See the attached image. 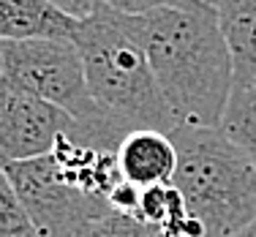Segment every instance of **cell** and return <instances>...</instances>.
Returning <instances> with one entry per match:
<instances>
[{"label":"cell","mask_w":256,"mask_h":237,"mask_svg":"<svg viewBox=\"0 0 256 237\" xmlns=\"http://www.w3.org/2000/svg\"><path fill=\"white\" fill-rule=\"evenodd\" d=\"M3 178L44 237H82L96 218L112 210L106 199L76 188L52 156L3 164Z\"/></svg>","instance_id":"5b68a950"},{"label":"cell","mask_w":256,"mask_h":237,"mask_svg":"<svg viewBox=\"0 0 256 237\" xmlns=\"http://www.w3.org/2000/svg\"><path fill=\"white\" fill-rule=\"evenodd\" d=\"M204 3H210V0H204Z\"/></svg>","instance_id":"2e32d148"},{"label":"cell","mask_w":256,"mask_h":237,"mask_svg":"<svg viewBox=\"0 0 256 237\" xmlns=\"http://www.w3.org/2000/svg\"><path fill=\"white\" fill-rule=\"evenodd\" d=\"M79 22L52 0H0L3 41H74Z\"/></svg>","instance_id":"ba28073f"},{"label":"cell","mask_w":256,"mask_h":237,"mask_svg":"<svg viewBox=\"0 0 256 237\" xmlns=\"http://www.w3.org/2000/svg\"><path fill=\"white\" fill-rule=\"evenodd\" d=\"M221 128L240 144L256 166V88H234Z\"/></svg>","instance_id":"30bf717a"},{"label":"cell","mask_w":256,"mask_h":237,"mask_svg":"<svg viewBox=\"0 0 256 237\" xmlns=\"http://www.w3.org/2000/svg\"><path fill=\"white\" fill-rule=\"evenodd\" d=\"M234 60V84L256 82V0H210Z\"/></svg>","instance_id":"9c48e42d"},{"label":"cell","mask_w":256,"mask_h":237,"mask_svg":"<svg viewBox=\"0 0 256 237\" xmlns=\"http://www.w3.org/2000/svg\"><path fill=\"white\" fill-rule=\"evenodd\" d=\"M178 172L172 183L204 237H234L256 221V166L224 128L178 126Z\"/></svg>","instance_id":"3957f363"},{"label":"cell","mask_w":256,"mask_h":237,"mask_svg":"<svg viewBox=\"0 0 256 237\" xmlns=\"http://www.w3.org/2000/svg\"><path fill=\"white\" fill-rule=\"evenodd\" d=\"M234 237H256V221H254V224H248V226L242 229L240 234H234Z\"/></svg>","instance_id":"9a60e30c"},{"label":"cell","mask_w":256,"mask_h":237,"mask_svg":"<svg viewBox=\"0 0 256 237\" xmlns=\"http://www.w3.org/2000/svg\"><path fill=\"white\" fill-rule=\"evenodd\" d=\"M178 126L221 128L234 93V60L210 3L131 16Z\"/></svg>","instance_id":"6da1fadb"},{"label":"cell","mask_w":256,"mask_h":237,"mask_svg":"<svg viewBox=\"0 0 256 237\" xmlns=\"http://www.w3.org/2000/svg\"><path fill=\"white\" fill-rule=\"evenodd\" d=\"M104 3L128 16H144L150 11H161V8H196L204 0H104Z\"/></svg>","instance_id":"4fadbf2b"},{"label":"cell","mask_w":256,"mask_h":237,"mask_svg":"<svg viewBox=\"0 0 256 237\" xmlns=\"http://www.w3.org/2000/svg\"><path fill=\"white\" fill-rule=\"evenodd\" d=\"M52 3L58 6L60 11H66L71 20L84 22V20H90V16L101 8L104 0H52Z\"/></svg>","instance_id":"5bb4252c"},{"label":"cell","mask_w":256,"mask_h":237,"mask_svg":"<svg viewBox=\"0 0 256 237\" xmlns=\"http://www.w3.org/2000/svg\"><path fill=\"white\" fill-rule=\"evenodd\" d=\"M254 88H256V82H254Z\"/></svg>","instance_id":"e0dca14e"},{"label":"cell","mask_w":256,"mask_h":237,"mask_svg":"<svg viewBox=\"0 0 256 237\" xmlns=\"http://www.w3.org/2000/svg\"><path fill=\"white\" fill-rule=\"evenodd\" d=\"M0 66L3 84L38 96L82 123L104 114L88 88L76 41H0Z\"/></svg>","instance_id":"277c9868"},{"label":"cell","mask_w":256,"mask_h":237,"mask_svg":"<svg viewBox=\"0 0 256 237\" xmlns=\"http://www.w3.org/2000/svg\"><path fill=\"white\" fill-rule=\"evenodd\" d=\"M74 41L84 60L88 88L104 114L126 131L156 128L172 134L178 128L131 16L104 3L90 20L79 22Z\"/></svg>","instance_id":"7a4b0ae2"},{"label":"cell","mask_w":256,"mask_h":237,"mask_svg":"<svg viewBox=\"0 0 256 237\" xmlns=\"http://www.w3.org/2000/svg\"><path fill=\"white\" fill-rule=\"evenodd\" d=\"M120 172L139 188L169 186L178 172V148L172 136L156 128H136L120 142Z\"/></svg>","instance_id":"52a82bcc"},{"label":"cell","mask_w":256,"mask_h":237,"mask_svg":"<svg viewBox=\"0 0 256 237\" xmlns=\"http://www.w3.org/2000/svg\"><path fill=\"white\" fill-rule=\"evenodd\" d=\"M0 237H44L3 174H0Z\"/></svg>","instance_id":"7c38bea8"},{"label":"cell","mask_w":256,"mask_h":237,"mask_svg":"<svg viewBox=\"0 0 256 237\" xmlns=\"http://www.w3.org/2000/svg\"><path fill=\"white\" fill-rule=\"evenodd\" d=\"M82 237H164V232L153 224L142 221L139 216L120 210H109L101 218H96Z\"/></svg>","instance_id":"8fae6325"},{"label":"cell","mask_w":256,"mask_h":237,"mask_svg":"<svg viewBox=\"0 0 256 237\" xmlns=\"http://www.w3.org/2000/svg\"><path fill=\"white\" fill-rule=\"evenodd\" d=\"M79 120L50 101L0 82V156L3 164L50 156Z\"/></svg>","instance_id":"8992f818"}]
</instances>
